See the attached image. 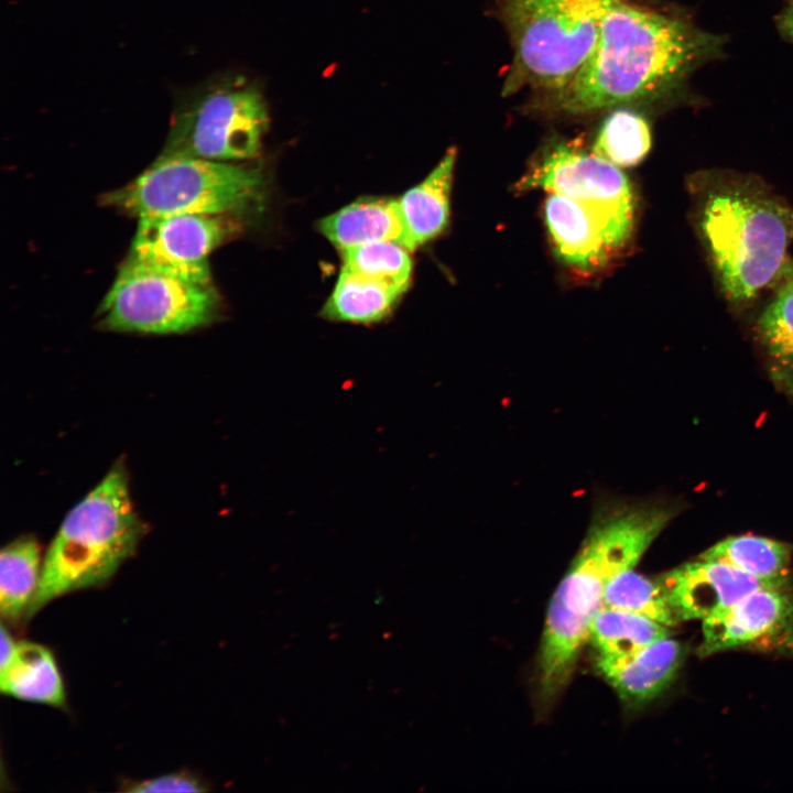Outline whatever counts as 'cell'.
Here are the masks:
<instances>
[{
	"label": "cell",
	"instance_id": "16",
	"mask_svg": "<svg viewBox=\"0 0 793 793\" xmlns=\"http://www.w3.org/2000/svg\"><path fill=\"white\" fill-rule=\"evenodd\" d=\"M318 230L340 250L374 241L404 242L398 199L355 202L322 219Z\"/></svg>",
	"mask_w": 793,
	"mask_h": 793
},
{
	"label": "cell",
	"instance_id": "10",
	"mask_svg": "<svg viewBox=\"0 0 793 793\" xmlns=\"http://www.w3.org/2000/svg\"><path fill=\"white\" fill-rule=\"evenodd\" d=\"M230 216L173 214L139 218L129 259L211 282L208 256L235 229Z\"/></svg>",
	"mask_w": 793,
	"mask_h": 793
},
{
	"label": "cell",
	"instance_id": "17",
	"mask_svg": "<svg viewBox=\"0 0 793 793\" xmlns=\"http://www.w3.org/2000/svg\"><path fill=\"white\" fill-rule=\"evenodd\" d=\"M0 688L14 698L53 707H64L66 702L54 655L35 642H17L11 663L0 673Z\"/></svg>",
	"mask_w": 793,
	"mask_h": 793
},
{
	"label": "cell",
	"instance_id": "23",
	"mask_svg": "<svg viewBox=\"0 0 793 793\" xmlns=\"http://www.w3.org/2000/svg\"><path fill=\"white\" fill-rule=\"evenodd\" d=\"M647 120L628 109L615 110L599 129L593 152L618 167L641 162L651 148Z\"/></svg>",
	"mask_w": 793,
	"mask_h": 793
},
{
	"label": "cell",
	"instance_id": "22",
	"mask_svg": "<svg viewBox=\"0 0 793 793\" xmlns=\"http://www.w3.org/2000/svg\"><path fill=\"white\" fill-rule=\"evenodd\" d=\"M670 634L669 627L651 618L604 607L591 621L588 642L595 648L597 656L623 658Z\"/></svg>",
	"mask_w": 793,
	"mask_h": 793
},
{
	"label": "cell",
	"instance_id": "18",
	"mask_svg": "<svg viewBox=\"0 0 793 793\" xmlns=\"http://www.w3.org/2000/svg\"><path fill=\"white\" fill-rule=\"evenodd\" d=\"M408 286L369 278L341 267L322 315L338 322H379L391 312Z\"/></svg>",
	"mask_w": 793,
	"mask_h": 793
},
{
	"label": "cell",
	"instance_id": "1",
	"mask_svg": "<svg viewBox=\"0 0 793 793\" xmlns=\"http://www.w3.org/2000/svg\"><path fill=\"white\" fill-rule=\"evenodd\" d=\"M723 39L631 0H615L587 63L551 106L588 115L671 95L720 53Z\"/></svg>",
	"mask_w": 793,
	"mask_h": 793
},
{
	"label": "cell",
	"instance_id": "14",
	"mask_svg": "<svg viewBox=\"0 0 793 793\" xmlns=\"http://www.w3.org/2000/svg\"><path fill=\"white\" fill-rule=\"evenodd\" d=\"M544 217L557 257L574 269L597 270L615 251L596 217L571 198L551 194Z\"/></svg>",
	"mask_w": 793,
	"mask_h": 793
},
{
	"label": "cell",
	"instance_id": "26",
	"mask_svg": "<svg viewBox=\"0 0 793 793\" xmlns=\"http://www.w3.org/2000/svg\"><path fill=\"white\" fill-rule=\"evenodd\" d=\"M122 790L135 793H177L208 791L205 783L187 771L172 772L153 779L126 783Z\"/></svg>",
	"mask_w": 793,
	"mask_h": 793
},
{
	"label": "cell",
	"instance_id": "8",
	"mask_svg": "<svg viewBox=\"0 0 793 793\" xmlns=\"http://www.w3.org/2000/svg\"><path fill=\"white\" fill-rule=\"evenodd\" d=\"M269 126L261 90L245 79L206 89L174 118L161 154L215 161L254 157Z\"/></svg>",
	"mask_w": 793,
	"mask_h": 793
},
{
	"label": "cell",
	"instance_id": "15",
	"mask_svg": "<svg viewBox=\"0 0 793 793\" xmlns=\"http://www.w3.org/2000/svg\"><path fill=\"white\" fill-rule=\"evenodd\" d=\"M456 154V149H449L421 183L398 199L403 247L410 251L437 237L448 225Z\"/></svg>",
	"mask_w": 793,
	"mask_h": 793
},
{
	"label": "cell",
	"instance_id": "24",
	"mask_svg": "<svg viewBox=\"0 0 793 793\" xmlns=\"http://www.w3.org/2000/svg\"><path fill=\"white\" fill-rule=\"evenodd\" d=\"M604 607L651 618L669 628L680 623L659 580L633 572L616 575L607 585Z\"/></svg>",
	"mask_w": 793,
	"mask_h": 793
},
{
	"label": "cell",
	"instance_id": "11",
	"mask_svg": "<svg viewBox=\"0 0 793 793\" xmlns=\"http://www.w3.org/2000/svg\"><path fill=\"white\" fill-rule=\"evenodd\" d=\"M734 649L793 655V588H760L731 609L703 620L697 653L708 656Z\"/></svg>",
	"mask_w": 793,
	"mask_h": 793
},
{
	"label": "cell",
	"instance_id": "4",
	"mask_svg": "<svg viewBox=\"0 0 793 793\" xmlns=\"http://www.w3.org/2000/svg\"><path fill=\"white\" fill-rule=\"evenodd\" d=\"M144 532L126 469L116 465L62 522L43 557L24 620L61 596L107 584L135 553Z\"/></svg>",
	"mask_w": 793,
	"mask_h": 793
},
{
	"label": "cell",
	"instance_id": "20",
	"mask_svg": "<svg viewBox=\"0 0 793 793\" xmlns=\"http://www.w3.org/2000/svg\"><path fill=\"white\" fill-rule=\"evenodd\" d=\"M792 552L793 546L785 542L745 534L721 540L698 557L728 564L765 582L791 586Z\"/></svg>",
	"mask_w": 793,
	"mask_h": 793
},
{
	"label": "cell",
	"instance_id": "9",
	"mask_svg": "<svg viewBox=\"0 0 793 793\" xmlns=\"http://www.w3.org/2000/svg\"><path fill=\"white\" fill-rule=\"evenodd\" d=\"M517 187L543 189L579 203L596 217L615 251L631 235L634 195L628 177L618 166L573 143L548 149Z\"/></svg>",
	"mask_w": 793,
	"mask_h": 793
},
{
	"label": "cell",
	"instance_id": "21",
	"mask_svg": "<svg viewBox=\"0 0 793 793\" xmlns=\"http://www.w3.org/2000/svg\"><path fill=\"white\" fill-rule=\"evenodd\" d=\"M43 560L33 537H19L0 553V615L17 624L24 619L39 588Z\"/></svg>",
	"mask_w": 793,
	"mask_h": 793
},
{
	"label": "cell",
	"instance_id": "3",
	"mask_svg": "<svg viewBox=\"0 0 793 793\" xmlns=\"http://www.w3.org/2000/svg\"><path fill=\"white\" fill-rule=\"evenodd\" d=\"M696 224L726 298L746 306L782 274L793 206L756 176L709 170L691 177Z\"/></svg>",
	"mask_w": 793,
	"mask_h": 793
},
{
	"label": "cell",
	"instance_id": "25",
	"mask_svg": "<svg viewBox=\"0 0 793 793\" xmlns=\"http://www.w3.org/2000/svg\"><path fill=\"white\" fill-rule=\"evenodd\" d=\"M410 250L394 241H374L341 250L343 268L369 278L409 285Z\"/></svg>",
	"mask_w": 793,
	"mask_h": 793
},
{
	"label": "cell",
	"instance_id": "6",
	"mask_svg": "<svg viewBox=\"0 0 793 793\" xmlns=\"http://www.w3.org/2000/svg\"><path fill=\"white\" fill-rule=\"evenodd\" d=\"M615 0H508L513 82L546 91L564 89L590 57Z\"/></svg>",
	"mask_w": 793,
	"mask_h": 793
},
{
	"label": "cell",
	"instance_id": "13",
	"mask_svg": "<svg viewBox=\"0 0 793 793\" xmlns=\"http://www.w3.org/2000/svg\"><path fill=\"white\" fill-rule=\"evenodd\" d=\"M685 656L684 647L663 638L623 658L596 656V669L628 708H640L674 681Z\"/></svg>",
	"mask_w": 793,
	"mask_h": 793
},
{
	"label": "cell",
	"instance_id": "19",
	"mask_svg": "<svg viewBox=\"0 0 793 793\" xmlns=\"http://www.w3.org/2000/svg\"><path fill=\"white\" fill-rule=\"evenodd\" d=\"M756 329L770 379L793 398V273L764 307Z\"/></svg>",
	"mask_w": 793,
	"mask_h": 793
},
{
	"label": "cell",
	"instance_id": "5",
	"mask_svg": "<svg viewBox=\"0 0 793 793\" xmlns=\"http://www.w3.org/2000/svg\"><path fill=\"white\" fill-rule=\"evenodd\" d=\"M264 177L256 166L161 154L106 203L138 218L173 214L240 216L262 202Z\"/></svg>",
	"mask_w": 793,
	"mask_h": 793
},
{
	"label": "cell",
	"instance_id": "27",
	"mask_svg": "<svg viewBox=\"0 0 793 793\" xmlns=\"http://www.w3.org/2000/svg\"><path fill=\"white\" fill-rule=\"evenodd\" d=\"M15 647L17 642L13 640L2 621L0 630V673L3 672L11 663Z\"/></svg>",
	"mask_w": 793,
	"mask_h": 793
},
{
	"label": "cell",
	"instance_id": "12",
	"mask_svg": "<svg viewBox=\"0 0 793 793\" xmlns=\"http://www.w3.org/2000/svg\"><path fill=\"white\" fill-rule=\"evenodd\" d=\"M656 579L680 622L703 621L721 615L760 588L786 587L728 564L699 557L661 574Z\"/></svg>",
	"mask_w": 793,
	"mask_h": 793
},
{
	"label": "cell",
	"instance_id": "28",
	"mask_svg": "<svg viewBox=\"0 0 793 793\" xmlns=\"http://www.w3.org/2000/svg\"><path fill=\"white\" fill-rule=\"evenodd\" d=\"M778 26L781 34L793 43V0H785L784 8L778 19Z\"/></svg>",
	"mask_w": 793,
	"mask_h": 793
},
{
	"label": "cell",
	"instance_id": "7",
	"mask_svg": "<svg viewBox=\"0 0 793 793\" xmlns=\"http://www.w3.org/2000/svg\"><path fill=\"white\" fill-rule=\"evenodd\" d=\"M99 308L100 323L107 329L182 334L214 322L220 297L211 282L128 258Z\"/></svg>",
	"mask_w": 793,
	"mask_h": 793
},
{
	"label": "cell",
	"instance_id": "2",
	"mask_svg": "<svg viewBox=\"0 0 793 793\" xmlns=\"http://www.w3.org/2000/svg\"><path fill=\"white\" fill-rule=\"evenodd\" d=\"M659 501L606 497L597 501L588 531L551 598L537 659V700L546 708L563 692L604 608L608 583L633 568L674 518Z\"/></svg>",
	"mask_w": 793,
	"mask_h": 793
}]
</instances>
